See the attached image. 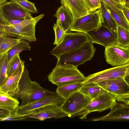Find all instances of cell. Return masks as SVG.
Wrapping results in <instances>:
<instances>
[{
  "label": "cell",
  "mask_w": 129,
  "mask_h": 129,
  "mask_svg": "<svg viewBox=\"0 0 129 129\" xmlns=\"http://www.w3.org/2000/svg\"><path fill=\"white\" fill-rule=\"evenodd\" d=\"M12 112L9 110L0 108V121L2 119L9 116Z\"/></svg>",
  "instance_id": "836d02e7"
},
{
  "label": "cell",
  "mask_w": 129,
  "mask_h": 129,
  "mask_svg": "<svg viewBox=\"0 0 129 129\" xmlns=\"http://www.w3.org/2000/svg\"><path fill=\"white\" fill-rule=\"evenodd\" d=\"M19 102L16 98L0 89V108H6L13 112L19 106Z\"/></svg>",
  "instance_id": "603a6c76"
},
{
  "label": "cell",
  "mask_w": 129,
  "mask_h": 129,
  "mask_svg": "<svg viewBox=\"0 0 129 129\" xmlns=\"http://www.w3.org/2000/svg\"><path fill=\"white\" fill-rule=\"evenodd\" d=\"M105 56L106 61L113 66H118L129 63V47L118 45L105 48Z\"/></svg>",
  "instance_id": "8fae6325"
},
{
  "label": "cell",
  "mask_w": 129,
  "mask_h": 129,
  "mask_svg": "<svg viewBox=\"0 0 129 129\" xmlns=\"http://www.w3.org/2000/svg\"><path fill=\"white\" fill-rule=\"evenodd\" d=\"M101 6L98 9L101 12L102 25L107 27L113 32L116 34L118 24L107 9L105 3L101 0Z\"/></svg>",
  "instance_id": "ffe728a7"
},
{
  "label": "cell",
  "mask_w": 129,
  "mask_h": 129,
  "mask_svg": "<svg viewBox=\"0 0 129 129\" xmlns=\"http://www.w3.org/2000/svg\"><path fill=\"white\" fill-rule=\"evenodd\" d=\"M121 4L123 5H125L126 3L127 0H119Z\"/></svg>",
  "instance_id": "f35d334b"
},
{
  "label": "cell",
  "mask_w": 129,
  "mask_h": 129,
  "mask_svg": "<svg viewBox=\"0 0 129 129\" xmlns=\"http://www.w3.org/2000/svg\"><path fill=\"white\" fill-rule=\"evenodd\" d=\"M24 68L21 69L15 74L8 77L5 83L0 89L12 96H14L15 93L18 88Z\"/></svg>",
  "instance_id": "d6986e66"
},
{
  "label": "cell",
  "mask_w": 129,
  "mask_h": 129,
  "mask_svg": "<svg viewBox=\"0 0 129 129\" xmlns=\"http://www.w3.org/2000/svg\"><path fill=\"white\" fill-rule=\"evenodd\" d=\"M10 1L15 2L18 4L29 12L35 13L38 12L34 3L28 0H10Z\"/></svg>",
  "instance_id": "4dcf8cb0"
},
{
  "label": "cell",
  "mask_w": 129,
  "mask_h": 129,
  "mask_svg": "<svg viewBox=\"0 0 129 129\" xmlns=\"http://www.w3.org/2000/svg\"><path fill=\"white\" fill-rule=\"evenodd\" d=\"M92 100L78 91L65 99L60 106L61 109L69 115V117L72 118L78 116Z\"/></svg>",
  "instance_id": "9c48e42d"
},
{
  "label": "cell",
  "mask_w": 129,
  "mask_h": 129,
  "mask_svg": "<svg viewBox=\"0 0 129 129\" xmlns=\"http://www.w3.org/2000/svg\"><path fill=\"white\" fill-rule=\"evenodd\" d=\"M44 15L42 14L31 19H25L18 23L4 25L3 29L11 37L30 42H35L37 40L35 34L36 25Z\"/></svg>",
  "instance_id": "3957f363"
},
{
  "label": "cell",
  "mask_w": 129,
  "mask_h": 129,
  "mask_svg": "<svg viewBox=\"0 0 129 129\" xmlns=\"http://www.w3.org/2000/svg\"><path fill=\"white\" fill-rule=\"evenodd\" d=\"M97 83L113 96L116 101L129 105V84L124 77H118Z\"/></svg>",
  "instance_id": "8992f818"
},
{
  "label": "cell",
  "mask_w": 129,
  "mask_h": 129,
  "mask_svg": "<svg viewBox=\"0 0 129 129\" xmlns=\"http://www.w3.org/2000/svg\"><path fill=\"white\" fill-rule=\"evenodd\" d=\"M67 116L69 117V115L61 109L60 106L55 104H49L34 110L26 116L41 121L48 118L58 119Z\"/></svg>",
  "instance_id": "9a60e30c"
},
{
  "label": "cell",
  "mask_w": 129,
  "mask_h": 129,
  "mask_svg": "<svg viewBox=\"0 0 129 129\" xmlns=\"http://www.w3.org/2000/svg\"><path fill=\"white\" fill-rule=\"evenodd\" d=\"M105 3L108 4L114 8L122 10L125 5L119 4L114 2L113 0H102Z\"/></svg>",
  "instance_id": "e575fe53"
},
{
  "label": "cell",
  "mask_w": 129,
  "mask_h": 129,
  "mask_svg": "<svg viewBox=\"0 0 129 129\" xmlns=\"http://www.w3.org/2000/svg\"><path fill=\"white\" fill-rule=\"evenodd\" d=\"M21 39L13 38L10 36H0V54L7 53L14 46L19 42Z\"/></svg>",
  "instance_id": "484cf974"
},
{
  "label": "cell",
  "mask_w": 129,
  "mask_h": 129,
  "mask_svg": "<svg viewBox=\"0 0 129 129\" xmlns=\"http://www.w3.org/2000/svg\"><path fill=\"white\" fill-rule=\"evenodd\" d=\"M102 22L101 12L98 9L74 19L69 30L87 34L101 26Z\"/></svg>",
  "instance_id": "52a82bcc"
},
{
  "label": "cell",
  "mask_w": 129,
  "mask_h": 129,
  "mask_svg": "<svg viewBox=\"0 0 129 129\" xmlns=\"http://www.w3.org/2000/svg\"><path fill=\"white\" fill-rule=\"evenodd\" d=\"M85 78L77 67L67 64L56 65L48 76L49 81L57 87L83 82Z\"/></svg>",
  "instance_id": "7a4b0ae2"
},
{
  "label": "cell",
  "mask_w": 129,
  "mask_h": 129,
  "mask_svg": "<svg viewBox=\"0 0 129 129\" xmlns=\"http://www.w3.org/2000/svg\"><path fill=\"white\" fill-rule=\"evenodd\" d=\"M0 8L3 17L8 22L33 18L26 10L15 2H7L0 5Z\"/></svg>",
  "instance_id": "5bb4252c"
},
{
  "label": "cell",
  "mask_w": 129,
  "mask_h": 129,
  "mask_svg": "<svg viewBox=\"0 0 129 129\" xmlns=\"http://www.w3.org/2000/svg\"><path fill=\"white\" fill-rule=\"evenodd\" d=\"M6 35L9 36V35L6 33L3 30L0 29V36Z\"/></svg>",
  "instance_id": "74e56055"
},
{
  "label": "cell",
  "mask_w": 129,
  "mask_h": 129,
  "mask_svg": "<svg viewBox=\"0 0 129 129\" xmlns=\"http://www.w3.org/2000/svg\"><path fill=\"white\" fill-rule=\"evenodd\" d=\"M61 5L71 12L74 20L89 13L84 0H60Z\"/></svg>",
  "instance_id": "e0dca14e"
},
{
  "label": "cell",
  "mask_w": 129,
  "mask_h": 129,
  "mask_svg": "<svg viewBox=\"0 0 129 129\" xmlns=\"http://www.w3.org/2000/svg\"><path fill=\"white\" fill-rule=\"evenodd\" d=\"M3 25H4L0 23V29L3 30Z\"/></svg>",
  "instance_id": "b9f144b4"
},
{
  "label": "cell",
  "mask_w": 129,
  "mask_h": 129,
  "mask_svg": "<svg viewBox=\"0 0 129 129\" xmlns=\"http://www.w3.org/2000/svg\"><path fill=\"white\" fill-rule=\"evenodd\" d=\"M116 3L119 4H121L119 0H113Z\"/></svg>",
  "instance_id": "60d3db41"
},
{
  "label": "cell",
  "mask_w": 129,
  "mask_h": 129,
  "mask_svg": "<svg viewBox=\"0 0 129 129\" xmlns=\"http://www.w3.org/2000/svg\"><path fill=\"white\" fill-rule=\"evenodd\" d=\"M89 12L98 9L101 6V0H84Z\"/></svg>",
  "instance_id": "1f68e13d"
},
{
  "label": "cell",
  "mask_w": 129,
  "mask_h": 129,
  "mask_svg": "<svg viewBox=\"0 0 129 129\" xmlns=\"http://www.w3.org/2000/svg\"><path fill=\"white\" fill-rule=\"evenodd\" d=\"M31 47L29 43L26 40L21 39L18 43L14 46L7 52L8 62L16 54L24 50H30Z\"/></svg>",
  "instance_id": "83f0119b"
},
{
  "label": "cell",
  "mask_w": 129,
  "mask_h": 129,
  "mask_svg": "<svg viewBox=\"0 0 129 129\" xmlns=\"http://www.w3.org/2000/svg\"><path fill=\"white\" fill-rule=\"evenodd\" d=\"M7 2V0H0V5Z\"/></svg>",
  "instance_id": "ab89813d"
},
{
  "label": "cell",
  "mask_w": 129,
  "mask_h": 129,
  "mask_svg": "<svg viewBox=\"0 0 129 129\" xmlns=\"http://www.w3.org/2000/svg\"><path fill=\"white\" fill-rule=\"evenodd\" d=\"M54 16L57 18L65 32L69 30L74 20L72 14L69 10L61 5L58 8Z\"/></svg>",
  "instance_id": "ac0fdd59"
},
{
  "label": "cell",
  "mask_w": 129,
  "mask_h": 129,
  "mask_svg": "<svg viewBox=\"0 0 129 129\" xmlns=\"http://www.w3.org/2000/svg\"><path fill=\"white\" fill-rule=\"evenodd\" d=\"M78 91L91 99L106 91L97 83H95L83 84Z\"/></svg>",
  "instance_id": "44dd1931"
},
{
  "label": "cell",
  "mask_w": 129,
  "mask_h": 129,
  "mask_svg": "<svg viewBox=\"0 0 129 129\" xmlns=\"http://www.w3.org/2000/svg\"><path fill=\"white\" fill-rule=\"evenodd\" d=\"M117 103L115 98L106 91L92 99L85 108L78 114V116H80L79 118L81 119L86 118L87 115L92 112H100L111 109Z\"/></svg>",
  "instance_id": "ba28073f"
},
{
  "label": "cell",
  "mask_w": 129,
  "mask_h": 129,
  "mask_svg": "<svg viewBox=\"0 0 129 129\" xmlns=\"http://www.w3.org/2000/svg\"><path fill=\"white\" fill-rule=\"evenodd\" d=\"M0 23L3 25L10 24L9 22L5 19L2 13L0 8Z\"/></svg>",
  "instance_id": "8d00e7d4"
},
{
  "label": "cell",
  "mask_w": 129,
  "mask_h": 129,
  "mask_svg": "<svg viewBox=\"0 0 129 129\" xmlns=\"http://www.w3.org/2000/svg\"><path fill=\"white\" fill-rule=\"evenodd\" d=\"M8 63L7 52L0 54V89L3 85L8 77L7 74Z\"/></svg>",
  "instance_id": "f1b7e54d"
},
{
  "label": "cell",
  "mask_w": 129,
  "mask_h": 129,
  "mask_svg": "<svg viewBox=\"0 0 129 129\" xmlns=\"http://www.w3.org/2000/svg\"><path fill=\"white\" fill-rule=\"evenodd\" d=\"M129 63L116 66L90 75L85 77L83 84L98 83L118 77L124 78L126 74L129 72Z\"/></svg>",
  "instance_id": "30bf717a"
},
{
  "label": "cell",
  "mask_w": 129,
  "mask_h": 129,
  "mask_svg": "<svg viewBox=\"0 0 129 129\" xmlns=\"http://www.w3.org/2000/svg\"><path fill=\"white\" fill-rule=\"evenodd\" d=\"M86 34L91 43L100 44L105 48L117 44L116 34L102 25Z\"/></svg>",
  "instance_id": "4fadbf2b"
},
{
  "label": "cell",
  "mask_w": 129,
  "mask_h": 129,
  "mask_svg": "<svg viewBox=\"0 0 129 129\" xmlns=\"http://www.w3.org/2000/svg\"><path fill=\"white\" fill-rule=\"evenodd\" d=\"M108 114L95 118L93 121H114L129 119V105L117 103Z\"/></svg>",
  "instance_id": "2e32d148"
},
{
  "label": "cell",
  "mask_w": 129,
  "mask_h": 129,
  "mask_svg": "<svg viewBox=\"0 0 129 129\" xmlns=\"http://www.w3.org/2000/svg\"><path fill=\"white\" fill-rule=\"evenodd\" d=\"M25 1H27L28 0H24Z\"/></svg>",
  "instance_id": "7bdbcfd3"
},
{
  "label": "cell",
  "mask_w": 129,
  "mask_h": 129,
  "mask_svg": "<svg viewBox=\"0 0 129 129\" xmlns=\"http://www.w3.org/2000/svg\"><path fill=\"white\" fill-rule=\"evenodd\" d=\"M56 92L42 87L37 82L32 81L28 71L24 66L15 96L21 100L22 106L47 95L57 94Z\"/></svg>",
  "instance_id": "6da1fadb"
},
{
  "label": "cell",
  "mask_w": 129,
  "mask_h": 129,
  "mask_svg": "<svg viewBox=\"0 0 129 129\" xmlns=\"http://www.w3.org/2000/svg\"><path fill=\"white\" fill-rule=\"evenodd\" d=\"M83 84L82 82H79L57 87L56 90V92L65 99L72 94L78 91Z\"/></svg>",
  "instance_id": "cb8c5ba5"
},
{
  "label": "cell",
  "mask_w": 129,
  "mask_h": 129,
  "mask_svg": "<svg viewBox=\"0 0 129 129\" xmlns=\"http://www.w3.org/2000/svg\"><path fill=\"white\" fill-rule=\"evenodd\" d=\"M105 3L108 11L118 25L129 30V21L125 17L122 11Z\"/></svg>",
  "instance_id": "7402d4cb"
},
{
  "label": "cell",
  "mask_w": 129,
  "mask_h": 129,
  "mask_svg": "<svg viewBox=\"0 0 129 129\" xmlns=\"http://www.w3.org/2000/svg\"><path fill=\"white\" fill-rule=\"evenodd\" d=\"M20 53L15 54L8 62L7 67L8 77L13 75L24 67V62L20 59Z\"/></svg>",
  "instance_id": "d4e9b609"
},
{
  "label": "cell",
  "mask_w": 129,
  "mask_h": 129,
  "mask_svg": "<svg viewBox=\"0 0 129 129\" xmlns=\"http://www.w3.org/2000/svg\"><path fill=\"white\" fill-rule=\"evenodd\" d=\"M89 41V39L86 34L79 32H66L62 41L56 45L50 53L57 59L62 54L78 49Z\"/></svg>",
  "instance_id": "5b68a950"
},
{
  "label": "cell",
  "mask_w": 129,
  "mask_h": 129,
  "mask_svg": "<svg viewBox=\"0 0 129 129\" xmlns=\"http://www.w3.org/2000/svg\"><path fill=\"white\" fill-rule=\"evenodd\" d=\"M53 28L55 34V40L53 44L57 45L62 41L66 32L60 25L57 19L56 23H54Z\"/></svg>",
  "instance_id": "f546056e"
},
{
  "label": "cell",
  "mask_w": 129,
  "mask_h": 129,
  "mask_svg": "<svg viewBox=\"0 0 129 129\" xmlns=\"http://www.w3.org/2000/svg\"><path fill=\"white\" fill-rule=\"evenodd\" d=\"M95 51L92 43L88 41L78 49L61 55L57 59L56 65L67 64L77 67L91 60Z\"/></svg>",
  "instance_id": "277c9868"
},
{
  "label": "cell",
  "mask_w": 129,
  "mask_h": 129,
  "mask_svg": "<svg viewBox=\"0 0 129 129\" xmlns=\"http://www.w3.org/2000/svg\"><path fill=\"white\" fill-rule=\"evenodd\" d=\"M64 100L57 94L49 95L25 105L19 106L14 112L18 115L26 116L30 111L46 105L51 104L61 105Z\"/></svg>",
  "instance_id": "7c38bea8"
},
{
  "label": "cell",
  "mask_w": 129,
  "mask_h": 129,
  "mask_svg": "<svg viewBox=\"0 0 129 129\" xmlns=\"http://www.w3.org/2000/svg\"><path fill=\"white\" fill-rule=\"evenodd\" d=\"M121 10L127 20L129 21V7L125 5Z\"/></svg>",
  "instance_id": "d590c367"
},
{
  "label": "cell",
  "mask_w": 129,
  "mask_h": 129,
  "mask_svg": "<svg viewBox=\"0 0 129 129\" xmlns=\"http://www.w3.org/2000/svg\"><path fill=\"white\" fill-rule=\"evenodd\" d=\"M26 116H21L15 114L14 111L8 117L2 119L1 121H11L20 120L24 119Z\"/></svg>",
  "instance_id": "d6a6232c"
},
{
  "label": "cell",
  "mask_w": 129,
  "mask_h": 129,
  "mask_svg": "<svg viewBox=\"0 0 129 129\" xmlns=\"http://www.w3.org/2000/svg\"><path fill=\"white\" fill-rule=\"evenodd\" d=\"M116 34L117 44L129 47V30L118 25Z\"/></svg>",
  "instance_id": "4316f807"
}]
</instances>
